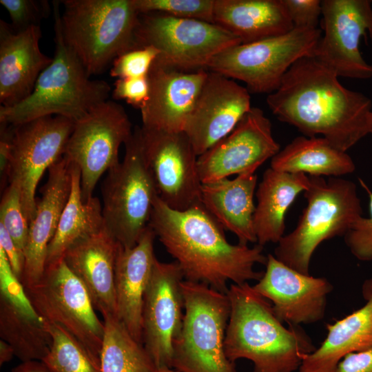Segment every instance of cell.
Returning <instances> with one entry per match:
<instances>
[{
    "label": "cell",
    "instance_id": "cell-1",
    "mask_svg": "<svg viewBox=\"0 0 372 372\" xmlns=\"http://www.w3.org/2000/svg\"><path fill=\"white\" fill-rule=\"evenodd\" d=\"M338 76L313 56L296 61L267 104L279 121L304 136L321 135L347 152L370 134L372 101L349 90Z\"/></svg>",
    "mask_w": 372,
    "mask_h": 372
},
{
    "label": "cell",
    "instance_id": "cell-2",
    "mask_svg": "<svg viewBox=\"0 0 372 372\" xmlns=\"http://www.w3.org/2000/svg\"><path fill=\"white\" fill-rule=\"evenodd\" d=\"M149 226L175 259L185 280L227 293L229 281L241 285L259 280L263 274L255 270L256 265H266L263 247L229 243L223 227L201 201L187 209L175 210L157 196Z\"/></svg>",
    "mask_w": 372,
    "mask_h": 372
},
{
    "label": "cell",
    "instance_id": "cell-3",
    "mask_svg": "<svg viewBox=\"0 0 372 372\" xmlns=\"http://www.w3.org/2000/svg\"><path fill=\"white\" fill-rule=\"evenodd\" d=\"M230 314L225 351L232 362L247 359L253 372H295L316 347L300 325L286 328L269 301L249 282L231 283L227 292Z\"/></svg>",
    "mask_w": 372,
    "mask_h": 372
},
{
    "label": "cell",
    "instance_id": "cell-4",
    "mask_svg": "<svg viewBox=\"0 0 372 372\" xmlns=\"http://www.w3.org/2000/svg\"><path fill=\"white\" fill-rule=\"evenodd\" d=\"M60 1H53L55 52L41 73L32 93L9 107H0V123L19 125L32 120L61 116L76 121L107 101L111 87L92 80L77 56L65 43L59 17Z\"/></svg>",
    "mask_w": 372,
    "mask_h": 372
},
{
    "label": "cell",
    "instance_id": "cell-5",
    "mask_svg": "<svg viewBox=\"0 0 372 372\" xmlns=\"http://www.w3.org/2000/svg\"><path fill=\"white\" fill-rule=\"evenodd\" d=\"M62 37L91 76L136 48L139 12L132 0H63Z\"/></svg>",
    "mask_w": 372,
    "mask_h": 372
},
{
    "label": "cell",
    "instance_id": "cell-6",
    "mask_svg": "<svg viewBox=\"0 0 372 372\" xmlns=\"http://www.w3.org/2000/svg\"><path fill=\"white\" fill-rule=\"evenodd\" d=\"M307 205L295 229L277 243L273 256L288 267L309 274L311 259L324 241L344 236L362 216L355 183L339 177L309 176Z\"/></svg>",
    "mask_w": 372,
    "mask_h": 372
},
{
    "label": "cell",
    "instance_id": "cell-7",
    "mask_svg": "<svg viewBox=\"0 0 372 372\" xmlns=\"http://www.w3.org/2000/svg\"><path fill=\"white\" fill-rule=\"evenodd\" d=\"M184 316L174 343L172 369L178 372H236L225 351L230 302L225 293L183 280Z\"/></svg>",
    "mask_w": 372,
    "mask_h": 372
},
{
    "label": "cell",
    "instance_id": "cell-8",
    "mask_svg": "<svg viewBox=\"0 0 372 372\" xmlns=\"http://www.w3.org/2000/svg\"><path fill=\"white\" fill-rule=\"evenodd\" d=\"M124 158L101 186L104 227L125 248L134 247L149 226L157 189L145 163L141 127L125 144Z\"/></svg>",
    "mask_w": 372,
    "mask_h": 372
},
{
    "label": "cell",
    "instance_id": "cell-9",
    "mask_svg": "<svg viewBox=\"0 0 372 372\" xmlns=\"http://www.w3.org/2000/svg\"><path fill=\"white\" fill-rule=\"evenodd\" d=\"M321 36L318 28L294 27L281 35L231 46L214 56L207 69L242 81L249 92L269 94L296 61L313 55Z\"/></svg>",
    "mask_w": 372,
    "mask_h": 372
},
{
    "label": "cell",
    "instance_id": "cell-10",
    "mask_svg": "<svg viewBox=\"0 0 372 372\" xmlns=\"http://www.w3.org/2000/svg\"><path fill=\"white\" fill-rule=\"evenodd\" d=\"M135 41L136 48H155L156 61L183 71L206 70L217 54L242 43L214 23L155 12L139 14Z\"/></svg>",
    "mask_w": 372,
    "mask_h": 372
},
{
    "label": "cell",
    "instance_id": "cell-11",
    "mask_svg": "<svg viewBox=\"0 0 372 372\" xmlns=\"http://www.w3.org/2000/svg\"><path fill=\"white\" fill-rule=\"evenodd\" d=\"M25 290L38 314L70 334L100 369L104 322L84 285L65 262L45 269L39 282Z\"/></svg>",
    "mask_w": 372,
    "mask_h": 372
},
{
    "label": "cell",
    "instance_id": "cell-12",
    "mask_svg": "<svg viewBox=\"0 0 372 372\" xmlns=\"http://www.w3.org/2000/svg\"><path fill=\"white\" fill-rule=\"evenodd\" d=\"M132 132L125 110L112 101L99 104L75 121L63 156L80 170L83 201L93 196L101 176L120 163V147Z\"/></svg>",
    "mask_w": 372,
    "mask_h": 372
},
{
    "label": "cell",
    "instance_id": "cell-13",
    "mask_svg": "<svg viewBox=\"0 0 372 372\" xmlns=\"http://www.w3.org/2000/svg\"><path fill=\"white\" fill-rule=\"evenodd\" d=\"M75 121L48 116L13 125L11 149L3 172L20 192L30 222L37 209L36 189L45 171L61 159Z\"/></svg>",
    "mask_w": 372,
    "mask_h": 372
},
{
    "label": "cell",
    "instance_id": "cell-14",
    "mask_svg": "<svg viewBox=\"0 0 372 372\" xmlns=\"http://www.w3.org/2000/svg\"><path fill=\"white\" fill-rule=\"evenodd\" d=\"M321 36L313 56L338 77L365 80L372 65L360 50V39L372 40V1L322 0Z\"/></svg>",
    "mask_w": 372,
    "mask_h": 372
},
{
    "label": "cell",
    "instance_id": "cell-15",
    "mask_svg": "<svg viewBox=\"0 0 372 372\" xmlns=\"http://www.w3.org/2000/svg\"><path fill=\"white\" fill-rule=\"evenodd\" d=\"M141 131L145 161L159 198L175 210L201 201L198 156L186 134L143 126Z\"/></svg>",
    "mask_w": 372,
    "mask_h": 372
},
{
    "label": "cell",
    "instance_id": "cell-16",
    "mask_svg": "<svg viewBox=\"0 0 372 372\" xmlns=\"http://www.w3.org/2000/svg\"><path fill=\"white\" fill-rule=\"evenodd\" d=\"M184 277L176 262L156 258L143 307V344L157 369L172 368L174 343L181 329Z\"/></svg>",
    "mask_w": 372,
    "mask_h": 372
},
{
    "label": "cell",
    "instance_id": "cell-17",
    "mask_svg": "<svg viewBox=\"0 0 372 372\" xmlns=\"http://www.w3.org/2000/svg\"><path fill=\"white\" fill-rule=\"evenodd\" d=\"M280 147L270 120L260 108L251 107L229 134L198 156L200 181L209 183L233 174L255 173Z\"/></svg>",
    "mask_w": 372,
    "mask_h": 372
},
{
    "label": "cell",
    "instance_id": "cell-18",
    "mask_svg": "<svg viewBox=\"0 0 372 372\" xmlns=\"http://www.w3.org/2000/svg\"><path fill=\"white\" fill-rule=\"evenodd\" d=\"M266 269L254 289L271 302L276 316L292 325L321 320L333 285L325 278L302 273L267 255Z\"/></svg>",
    "mask_w": 372,
    "mask_h": 372
},
{
    "label": "cell",
    "instance_id": "cell-19",
    "mask_svg": "<svg viewBox=\"0 0 372 372\" xmlns=\"http://www.w3.org/2000/svg\"><path fill=\"white\" fill-rule=\"evenodd\" d=\"M251 108L247 87L208 71L183 132L200 156L229 134Z\"/></svg>",
    "mask_w": 372,
    "mask_h": 372
},
{
    "label": "cell",
    "instance_id": "cell-20",
    "mask_svg": "<svg viewBox=\"0 0 372 372\" xmlns=\"http://www.w3.org/2000/svg\"><path fill=\"white\" fill-rule=\"evenodd\" d=\"M207 73L205 69L183 71L155 60L147 76L149 98L140 109L142 126L183 132Z\"/></svg>",
    "mask_w": 372,
    "mask_h": 372
},
{
    "label": "cell",
    "instance_id": "cell-21",
    "mask_svg": "<svg viewBox=\"0 0 372 372\" xmlns=\"http://www.w3.org/2000/svg\"><path fill=\"white\" fill-rule=\"evenodd\" d=\"M72 164L63 156L48 169L42 196L29 224L21 282L25 289L37 285L45 271L48 246L55 234L72 185Z\"/></svg>",
    "mask_w": 372,
    "mask_h": 372
},
{
    "label": "cell",
    "instance_id": "cell-22",
    "mask_svg": "<svg viewBox=\"0 0 372 372\" xmlns=\"http://www.w3.org/2000/svg\"><path fill=\"white\" fill-rule=\"evenodd\" d=\"M40 25L16 31L0 20V103L9 107L26 99L52 58L39 48Z\"/></svg>",
    "mask_w": 372,
    "mask_h": 372
},
{
    "label": "cell",
    "instance_id": "cell-23",
    "mask_svg": "<svg viewBox=\"0 0 372 372\" xmlns=\"http://www.w3.org/2000/svg\"><path fill=\"white\" fill-rule=\"evenodd\" d=\"M120 244L106 229L74 244L63 260L86 288L96 311L117 318L115 269Z\"/></svg>",
    "mask_w": 372,
    "mask_h": 372
},
{
    "label": "cell",
    "instance_id": "cell-24",
    "mask_svg": "<svg viewBox=\"0 0 372 372\" xmlns=\"http://www.w3.org/2000/svg\"><path fill=\"white\" fill-rule=\"evenodd\" d=\"M155 236L148 226L134 247L125 248L120 245L116 263L117 318L141 344L144 296L156 258L154 251Z\"/></svg>",
    "mask_w": 372,
    "mask_h": 372
},
{
    "label": "cell",
    "instance_id": "cell-25",
    "mask_svg": "<svg viewBox=\"0 0 372 372\" xmlns=\"http://www.w3.org/2000/svg\"><path fill=\"white\" fill-rule=\"evenodd\" d=\"M364 304L344 318L327 324V334L318 348L307 354L299 372H334L347 354L372 347V278L362 285Z\"/></svg>",
    "mask_w": 372,
    "mask_h": 372
},
{
    "label": "cell",
    "instance_id": "cell-26",
    "mask_svg": "<svg viewBox=\"0 0 372 372\" xmlns=\"http://www.w3.org/2000/svg\"><path fill=\"white\" fill-rule=\"evenodd\" d=\"M256 185V174L245 173L201 186L200 200L205 209L242 245L257 242L254 228Z\"/></svg>",
    "mask_w": 372,
    "mask_h": 372
},
{
    "label": "cell",
    "instance_id": "cell-27",
    "mask_svg": "<svg viewBox=\"0 0 372 372\" xmlns=\"http://www.w3.org/2000/svg\"><path fill=\"white\" fill-rule=\"evenodd\" d=\"M214 23L242 43L281 35L294 28L282 0H215Z\"/></svg>",
    "mask_w": 372,
    "mask_h": 372
},
{
    "label": "cell",
    "instance_id": "cell-28",
    "mask_svg": "<svg viewBox=\"0 0 372 372\" xmlns=\"http://www.w3.org/2000/svg\"><path fill=\"white\" fill-rule=\"evenodd\" d=\"M309 176L271 167L263 173L256 189L254 228L258 245L278 243L285 236V216L298 194L307 188Z\"/></svg>",
    "mask_w": 372,
    "mask_h": 372
},
{
    "label": "cell",
    "instance_id": "cell-29",
    "mask_svg": "<svg viewBox=\"0 0 372 372\" xmlns=\"http://www.w3.org/2000/svg\"><path fill=\"white\" fill-rule=\"evenodd\" d=\"M270 167L287 173L311 176L339 177L353 173L355 163L347 152L323 137H296L271 160Z\"/></svg>",
    "mask_w": 372,
    "mask_h": 372
},
{
    "label": "cell",
    "instance_id": "cell-30",
    "mask_svg": "<svg viewBox=\"0 0 372 372\" xmlns=\"http://www.w3.org/2000/svg\"><path fill=\"white\" fill-rule=\"evenodd\" d=\"M71 174L70 194L48 248L45 269L63 260L65 252L76 242L104 228L102 204L99 199L92 196L83 201L81 172L73 164Z\"/></svg>",
    "mask_w": 372,
    "mask_h": 372
},
{
    "label": "cell",
    "instance_id": "cell-31",
    "mask_svg": "<svg viewBox=\"0 0 372 372\" xmlns=\"http://www.w3.org/2000/svg\"><path fill=\"white\" fill-rule=\"evenodd\" d=\"M0 336L21 361L43 360L49 353L52 336L45 321L0 297Z\"/></svg>",
    "mask_w": 372,
    "mask_h": 372
},
{
    "label": "cell",
    "instance_id": "cell-32",
    "mask_svg": "<svg viewBox=\"0 0 372 372\" xmlns=\"http://www.w3.org/2000/svg\"><path fill=\"white\" fill-rule=\"evenodd\" d=\"M100 372H156L157 368L143 344L137 342L114 316L103 318Z\"/></svg>",
    "mask_w": 372,
    "mask_h": 372
},
{
    "label": "cell",
    "instance_id": "cell-33",
    "mask_svg": "<svg viewBox=\"0 0 372 372\" xmlns=\"http://www.w3.org/2000/svg\"><path fill=\"white\" fill-rule=\"evenodd\" d=\"M46 323L52 342L42 361L51 372H100L85 350L70 334L56 324Z\"/></svg>",
    "mask_w": 372,
    "mask_h": 372
},
{
    "label": "cell",
    "instance_id": "cell-34",
    "mask_svg": "<svg viewBox=\"0 0 372 372\" xmlns=\"http://www.w3.org/2000/svg\"><path fill=\"white\" fill-rule=\"evenodd\" d=\"M215 0H132L139 14L161 13L214 23Z\"/></svg>",
    "mask_w": 372,
    "mask_h": 372
},
{
    "label": "cell",
    "instance_id": "cell-35",
    "mask_svg": "<svg viewBox=\"0 0 372 372\" xmlns=\"http://www.w3.org/2000/svg\"><path fill=\"white\" fill-rule=\"evenodd\" d=\"M29 224L23 209L19 190L15 185L9 183L4 189L1 200L0 225L6 229L23 255L28 238Z\"/></svg>",
    "mask_w": 372,
    "mask_h": 372
},
{
    "label": "cell",
    "instance_id": "cell-36",
    "mask_svg": "<svg viewBox=\"0 0 372 372\" xmlns=\"http://www.w3.org/2000/svg\"><path fill=\"white\" fill-rule=\"evenodd\" d=\"M158 56V51L150 45L125 52L113 61L110 75L118 79L146 77Z\"/></svg>",
    "mask_w": 372,
    "mask_h": 372
},
{
    "label": "cell",
    "instance_id": "cell-37",
    "mask_svg": "<svg viewBox=\"0 0 372 372\" xmlns=\"http://www.w3.org/2000/svg\"><path fill=\"white\" fill-rule=\"evenodd\" d=\"M359 182L369 198V216L360 217L344 236V240L355 258L368 262L372 260V191L362 179Z\"/></svg>",
    "mask_w": 372,
    "mask_h": 372
},
{
    "label": "cell",
    "instance_id": "cell-38",
    "mask_svg": "<svg viewBox=\"0 0 372 372\" xmlns=\"http://www.w3.org/2000/svg\"><path fill=\"white\" fill-rule=\"evenodd\" d=\"M11 19V27L16 31L32 25H40L42 19L50 14V6L46 0H0Z\"/></svg>",
    "mask_w": 372,
    "mask_h": 372
},
{
    "label": "cell",
    "instance_id": "cell-39",
    "mask_svg": "<svg viewBox=\"0 0 372 372\" xmlns=\"http://www.w3.org/2000/svg\"><path fill=\"white\" fill-rule=\"evenodd\" d=\"M295 28H318L322 16L320 0H282Z\"/></svg>",
    "mask_w": 372,
    "mask_h": 372
},
{
    "label": "cell",
    "instance_id": "cell-40",
    "mask_svg": "<svg viewBox=\"0 0 372 372\" xmlns=\"http://www.w3.org/2000/svg\"><path fill=\"white\" fill-rule=\"evenodd\" d=\"M148 77L118 79L114 83L112 97L125 100L128 104L141 109L149 98Z\"/></svg>",
    "mask_w": 372,
    "mask_h": 372
},
{
    "label": "cell",
    "instance_id": "cell-41",
    "mask_svg": "<svg viewBox=\"0 0 372 372\" xmlns=\"http://www.w3.org/2000/svg\"><path fill=\"white\" fill-rule=\"evenodd\" d=\"M334 372H372V347L344 356Z\"/></svg>",
    "mask_w": 372,
    "mask_h": 372
},
{
    "label": "cell",
    "instance_id": "cell-42",
    "mask_svg": "<svg viewBox=\"0 0 372 372\" xmlns=\"http://www.w3.org/2000/svg\"><path fill=\"white\" fill-rule=\"evenodd\" d=\"M0 247L5 252L13 272L21 280L24 264L23 255L1 225H0Z\"/></svg>",
    "mask_w": 372,
    "mask_h": 372
},
{
    "label": "cell",
    "instance_id": "cell-43",
    "mask_svg": "<svg viewBox=\"0 0 372 372\" xmlns=\"http://www.w3.org/2000/svg\"><path fill=\"white\" fill-rule=\"evenodd\" d=\"M11 372H51L47 365L41 360L22 362L15 366Z\"/></svg>",
    "mask_w": 372,
    "mask_h": 372
},
{
    "label": "cell",
    "instance_id": "cell-44",
    "mask_svg": "<svg viewBox=\"0 0 372 372\" xmlns=\"http://www.w3.org/2000/svg\"><path fill=\"white\" fill-rule=\"evenodd\" d=\"M15 355L14 349L6 341L0 340V365L10 362Z\"/></svg>",
    "mask_w": 372,
    "mask_h": 372
},
{
    "label": "cell",
    "instance_id": "cell-45",
    "mask_svg": "<svg viewBox=\"0 0 372 372\" xmlns=\"http://www.w3.org/2000/svg\"><path fill=\"white\" fill-rule=\"evenodd\" d=\"M156 372H178L172 368H161L157 369Z\"/></svg>",
    "mask_w": 372,
    "mask_h": 372
},
{
    "label": "cell",
    "instance_id": "cell-46",
    "mask_svg": "<svg viewBox=\"0 0 372 372\" xmlns=\"http://www.w3.org/2000/svg\"><path fill=\"white\" fill-rule=\"evenodd\" d=\"M370 134H372V121H371V128H370Z\"/></svg>",
    "mask_w": 372,
    "mask_h": 372
}]
</instances>
